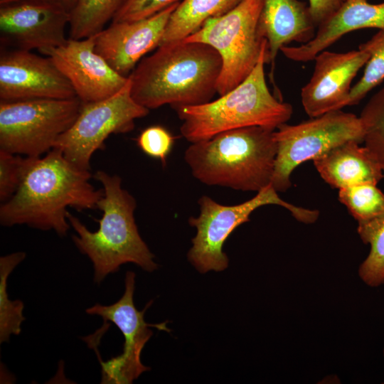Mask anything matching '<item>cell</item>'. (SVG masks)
Wrapping results in <instances>:
<instances>
[{
	"instance_id": "cell-3",
	"label": "cell",
	"mask_w": 384,
	"mask_h": 384,
	"mask_svg": "<svg viewBox=\"0 0 384 384\" xmlns=\"http://www.w3.org/2000/svg\"><path fill=\"white\" fill-rule=\"evenodd\" d=\"M103 186V196L97 208L102 211L97 231L92 232L69 211L68 222L76 232L73 240L79 251L88 257L93 265L95 282L100 284L122 265L132 262L144 270L157 268L154 255L140 236L134 219L135 198L122 187V179L97 171L92 176Z\"/></svg>"
},
{
	"instance_id": "cell-24",
	"label": "cell",
	"mask_w": 384,
	"mask_h": 384,
	"mask_svg": "<svg viewBox=\"0 0 384 384\" xmlns=\"http://www.w3.org/2000/svg\"><path fill=\"white\" fill-rule=\"evenodd\" d=\"M358 48L369 54L365 70L358 82L352 87L348 106L355 105L384 80V29L379 30Z\"/></svg>"
},
{
	"instance_id": "cell-31",
	"label": "cell",
	"mask_w": 384,
	"mask_h": 384,
	"mask_svg": "<svg viewBox=\"0 0 384 384\" xmlns=\"http://www.w3.org/2000/svg\"><path fill=\"white\" fill-rule=\"evenodd\" d=\"M44 1L58 4L63 7L65 9H66L69 12L73 9L76 1V0H44Z\"/></svg>"
},
{
	"instance_id": "cell-28",
	"label": "cell",
	"mask_w": 384,
	"mask_h": 384,
	"mask_svg": "<svg viewBox=\"0 0 384 384\" xmlns=\"http://www.w3.org/2000/svg\"><path fill=\"white\" fill-rule=\"evenodd\" d=\"M175 139L164 127L159 125L144 129L138 136L137 144L146 155L159 159L165 165Z\"/></svg>"
},
{
	"instance_id": "cell-17",
	"label": "cell",
	"mask_w": 384,
	"mask_h": 384,
	"mask_svg": "<svg viewBox=\"0 0 384 384\" xmlns=\"http://www.w3.org/2000/svg\"><path fill=\"white\" fill-rule=\"evenodd\" d=\"M371 28L384 29V2L373 4L367 0H346L317 26L309 41L297 46H284L280 51L289 60L309 62L345 34Z\"/></svg>"
},
{
	"instance_id": "cell-7",
	"label": "cell",
	"mask_w": 384,
	"mask_h": 384,
	"mask_svg": "<svg viewBox=\"0 0 384 384\" xmlns=\"http://www.w3.org/2000/svg\"><path fill=\"white\" fill-rule=\"evenodd\" d=\"M198 204L199 215L188 220L191 226L196 228V235L192 239L188 258L201 273L220 272L228 267V258L223 251L224 242L236 228L249 221L252 213L261 206H280L304 223H314L319 215L317 210L299 207L282 200L272 185L238 205H222L207 196H201Z\"/></svg>"
},
{
	"instance_id": "cell-25",
	"label": "cell",
	"mask_w": 384,
	"mask_h": 384,
	"mask_svg": "<svg viewBox=\"0 0 384 384\" xmlns=\"http://www.w3.org/2000/svg\"><path fill=\"white\" fill-rule=\"evenodd\" d=\"M376 185L365 183L339 189L340 202L357 222L384 215V193Z\"/></svg>"
},
{
	"instance_id": "cell-9",
	"label": "cell",
	"mask_w": 384,
	"mask_h": 384,
	"mask_svg": "<svg viewBox=\"0 0 384 384\" xmlns=\"http://www.w3.org/2000/svg\"><path fill=\"white\" fill-rule=\"evenodd\" d=\"M274 135L277 155L271 185L277 192H285L299 164L345 142H363L364 130L359 117L339 110L294 125L284 123Z\"/></svg>"
},
{
	"instance_id": "cell-26",
	"label": "cell",
	"mask_w": 384,
	"mask_h": 384,
	"mask_svg": "<svg viewBox=\"0 0 384 384\" xmlns=\"http://www.w3.org/2000/svg\"><path fill=\"white\" fill-rule=\"evenodd\" d=\"M359 117L364 130L365 146L384 174V86L370 97Z\"/></svg>"
},
{
	"instance_id": "cell-32",
	"label": "cell",
	"mask_w": 384,
	"mask_h": 384,
	"mask_svg": "<svg viewBox=\"0 0 384 384\" xmlns=\"http://www.w3.org/2000/svg\"><path fill=\"white\" fill-rule=\"evenodd\" d=\"M30 0H0V6L24 2Z\"/></svg>"
},
{
	"instance_id": "cell-22",
	"label": "cell",
	"mask_w": 384,
	"mask_h": 384,
	"mask_svg": "<svg viewBox=\"0 0 384 384\" xmlns=\"http://www.w3.org/2000/svg\"><path fill=\"white\" fill-rule=\"evenodd\" d=\"M357 231L361 240L370 246L369 254L358 267V276L369 287L383 285L384 215L358 222Z\"/></svg>"
},
{
	"instance_id": "cell-21",
	"label": "cell",
	"mask_w": 384,
	"mask_h": 384,
	"mask_svg": "<svg viewBox=\"0 0 384 384\" xmlns=\"http://www.w3.org/2000/svg\"><path fill=\"white\" fill-rule=\"evenodd\" d=\"M125 1L76 0L69 12V38L78 40L96 35L112 20Z\"/></svg>"
},
{
	"instance_id": "cell-27",
	"label": "cell",
	"mask_w": 384,
	"mask_h": 384,
	"mask_svg": "<svg viewBox=\"0 0 384 384\" xmlns=\"http://www.w3.org/2000/svg\"><path fill=\"white\" fill-rule=\"evenodd\" d=\"M29 162V156L22 157L0 150V201L9 200L18 190Z\"/></svg>"
},
{
	"instance_id": "cell-4",
	"label": "cell",
	"mask_w": 384,
	"mask_h": 384,
	"mask_svg": "<svg viewBox=\"0 0 384 384\" xmlns=\"http://www.w3.org/2000/svg\"><path fill=\"white\" fill-rule=\"evenodd\" d=\"M275 129H232L191 144L184 159L192 175L208 186L258 192L271 185L277 155Z\"/></svg>"
},
{
	"instance_id": "cell-34",
	"label": "cell",
	"mask_w": 384,
	"mask_h": 384,
	"mask_svg": "<svg viewBox=\"0 0 384 384\" xmlns=\"http://www.w3.org/2000/svg\"><path fill=\"white\" fill-rule=\"evenodd\" d=\"M346 1V0H344V1Z\"/></svg>"
},
{
	"instance_id": "cell-33",
	"label": "cell",
	"mask_w": 384,
	"mask_h": 384,
	"mask_svg": "<svg viewBox=\"0 0 384 384\" xmlns=\"http://www.w3.org/2000/svg\"><path fill=\"white\" fill-rule=\"evenodd\" d=\"M383 357H384V347H383Z\"/></svg>"
},
{
	"instance_id": "cell-2",
	"label": "cell",
	"mask_w": 384,
	"mask_h": 384,
	"mask_svg": "<svg viewBox=\"0 0 384 384\" xmlns=\"http://www.w3.org/2000/svg\"><path fill=\"white\" fill-rule=\"evenodd\" d=\"M221 68L219 53L206 43L181 40L163 44L128 76L131 95L149 110L203 104L217 92Z\"/></svg>"
},
{
	"instance_id": "cell-29",
	"label": "cell",
	"mask_w": 384,
	"mask_h": 384,
	"mask_svg": "<svg viewBox=\"0 0 384 384\" xmlns=\"http://www.w3.org/2000/svg\"><path fill=\"white\" fill-rule=\"evenodd\" d=\"M180 0H126L112 22L134 21L150 17Z\"/></svg>"
},
{
	"instance_id": "cell-1",
	"label": "cell",
	"mask_w": 384,
	"mask_h": 384,
	"mask_svg": "<svg viewBox=\"0 0 384 384\" xmlns=\"http://www.w3.org/2000/svg\"><path fill=\"white\" fill-rule=\"evenodd\" d=\"M91 177L90 171L78 168L55 148L43 157H29L18 190L1 205V225H26L66 235L70 228L68 208H97L103 196V190L90 182Z\"/></svg>"
},
{
	"instance_id": "cell-20",
	"label": "cell",
	"mask_w": 384,
	"mask_h": 384,
	"mask_svg": "<svg viewBox=\"0 0 384 384\" xmlns=\"http://www.w3.org/2000/svg\"><path fill=\"white\" fill-rule=\"evenodd\" d=\"M243 0H182L171 14L160 45L184 39L208 19L220 16Z\"/></svg>"
},
{
	"instance_id": "cell-19",
	"label": "cell",
	"mask_w": 384,
	"mask_h": 384,
	"mask_svg": "<svg viewBox=\"0 0 384 384\" xmlns=\"http://www.w3.org/2000/svg\"><path fill=\"white\" fill-rule=\"evenodd\" d=\"M351 141L314 159L321 178L338 189L365 183L377 184L383 177L381 166L368 149Z\"/></svg>"
},
{
	"instance_id": "cell-10",
	"label": "cell",
	"mask_w": 384,
	"mask_h": 384,
	"mask_svg": "<svg viewBox=\"0 0 384 384\" xmlns=\"http://www.w3.org/2000/svg\"><path fill=\"white\" fill-rule=\"evenodd\" d=\"M149 110L139 105L131 95L128 77L126 85L115 95L103 100L82 103L71 127L56 140L53 148L78 168L90 171V160L112 134L127 133L134 128L137 119L146 116Z\"/></svg>"
},
{
	"instance_id": "cell-5",
	"label": "cell",
	"mask_w": 384,
	"mask_h": 384,
	"mask_svg": "<svg viewBox=\"0 0 384 384\" xmlns=\"http://www.w3.org/2000/svg\"><path fill=\"white\" fill-rule=\"evenodd\" d=\"M265 63L268 48L248 77L232 90L215 100L176 108L182 121L181 135L194 143L232 129L255 126L276 129L286 123L291 118L292 107L270 91Z\"/></svg>"
},
{
	"instance_id": "cell-13",
	"label": "cell",
	"mask_w": 384,
	"mask_h": 384,
	"mask_svg": "<svg viewBox=\"0 0 384 384\" xmlns=\"http://www.w3.org/2000/svg\"><path fill=\"white\" fill-rule=\"evenodd\" d=\"M69 19V11L44 0L1 6V44L14 49H36L43 54L66 41L65 30Z\"/></svg>"
},
{
	"instance_id": "cell-15",
	"label": "cell",
	"mask_w": 384,
	"mask_h": 384,
	"mask_svg": "<svg viewBox=\"0 0 384 384\" xmlns=\"http://www.w3.org/2000/svg\"><path fill=\"white\" fill-rule=\"evenodd\" d=\"M368 58L369 54L360 48L319 53L314 60L312 75L301 90L305 112L312 118L348 106L352 81Z\"/></svg>"
},
{
	"instance_id": "cell-14",
	"label": "cell",
	"mask_w": 384,
	"mask_h": 384,
	"mask_svg": "<svg viewBox=\"0 0 384 384\" xmlns=\"http://www.w3.org/2000/svg\"><path fill=\"white\" fill-rule=\"evenodd\" d=\"M49 56L71 84L82 103L94 102L117 93L127 82L95 50L94 36L68 38L61 46L43 53Z\"/></svg>"
},
{
	"instance_id": "cell-12",
	"label": "cell",
	"mask_w": 384,
	"mask_h": 384,
	"mask_svg": "<svg viewBox=\"0 0 384 384\" xmlns=\"http://www.w3.org/2000/svg\"><path fill=\"white\" fill-rule=\"evenodd\" d=\"M71 84L49 56L1 47L0 101L75 97Z\"/></svg>"
},
{
	"instance_id": "cell-18",
	"label": "cell",
	"mask_w": 384,
	"mask_h": 384,
	"mask_svg": "<svg viewBox=\"0 0 384 384\" xmlns=\"http://www.w3.org/2000/svg\"><path fill=\"white\" fill-rule=\"evenodd\" d=\"M260 26L268 44V63L292 42L304 44L315 35L309 6L299 0H262Z\"/></svg>"
},
{
	"instance_id": "cell-6",
	"label": "cell",
	"mask_w": 384,
	"mask_h": 384,
	"mask_svg": "<svg viewBox=\"0 0 384 384\" xmlns=\"http://www.w3.org/2000/svg\"><path fill=\"white\" fill-rule=\"evenodd\" d=\"M262 6V0H243L224 15L208 19L183 39L206 43L219 53L222 68L217 93L220 96L247 78L268 48L260 26Z\"/></svg>"
},
{
	"instance_id": "cell-16",
	"label": "cell",
	"mask_w": 384,
	"mask_h": 384,
	"mask_svg": "<svg viewBox=\"0 0 384 384\" xmlns=\"http://www.w3.org/2000/svg\"><path fill=\"white\" fill-rule=\"evenodd\" d=\"M179 2L146 18L112 22L94 36L95 50L117 73L128 77L146 53L159 46L169 19Z\"/></svg>"
},
{
	"instance_id": "cell-30",
	"label": "cell",
	"mask_w": 384,
	"mask_h": 384,
	"mask_svg": "<svg viewBox=\"0 0 384 384\" xmlns=\"http://www.w3.org/2000/svg\"><path fill=\"white\" fill-rule=\"evenodd\" d=\"M343 2L344 0H309V9L316 27L331 15Z\"/></svg>"
},
{
	"instance_id": "cell-11",
	"label": "cell",
	"mask_w": 384,
	"mask_h": 384,
	"mask_svg": "<svg viewBox=\"0 0 384 384\" xmlns=\"http://www.w3.org/2000/svg\"><path fill=\"white\" fill-rule=\"evenodd\" d=\"M134 288L135 274L127 272L125 290L117 302L106 306L96 304L85 311L88 314L98 315L104 321L114 324L124 338L122 354L105 362L100 360L101 383H132L143 372L149 370L140 360L141 352L152 335L149 327L169 331L165 323L151 324L145 321L144 312L151 303L142 311H138L133 299Z\"/></svg>"
},
{
	"instance_id": "cell-23",
	"label": "cell",
	"mask_w": 384,
	"mask_h": 384,
	"mask_svg": "<svg viewBox=\"0 0 384 384\" xmlns=\"http://www.w3.org/2000/svg\"><path fill=\"white\" fill-rule=\"evenodd\" d=\"M26 257L24 252H16L0 257V343L9 341L11 335L21 332L23 303L9 299L7 281L10 274Z\"/></svg>"
},
{
	"instance_id": "cell-8",
	"label": "cell",
	"mask_w": 384,
	"mask_h": 384,
	"mask_svg": "<svg viewBox=\"0 0 384 384\" xmlns=\"http://www.w3.org/2000/svg\"><path fill=\"white\" fill-rule=\"evenodd\" d=\"M82 102L78 97L0 101V150L39 157L75 122Z\"/></svg>"
}]
</instances>
